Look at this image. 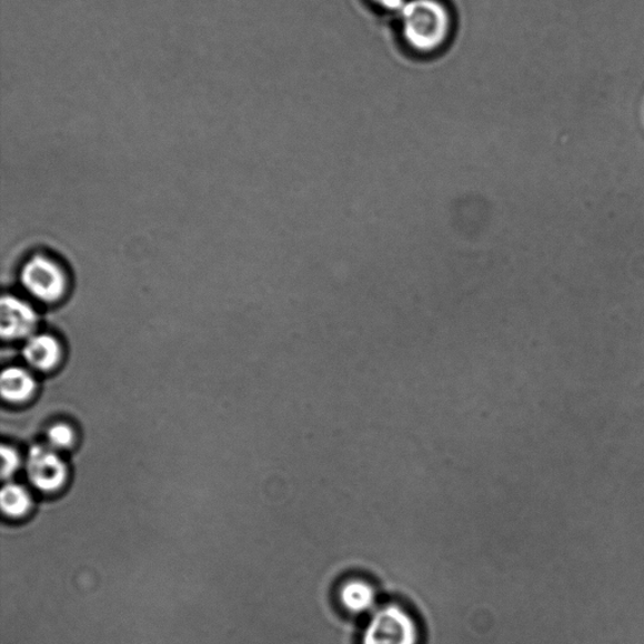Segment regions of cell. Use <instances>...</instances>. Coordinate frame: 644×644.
<instances>
[{
    "label": "cell",
    "mask_w": 644,
    "mask_h": 644,
    "mask_svg": "<svg viewBox=\"0 0 644 644\" xmlns=\"http://www.w3.org/2000/svg\"><path fill=\"white\" fill-rule=\"evenodd\" d=\"M0 390L6 401L21 403L30 400L36 391L34 378L23 368H7L0 378Z\"/></svg>",
    "instance_id": "cell-8"
},
{
    "label": "cell",
    "mask_w": 644,
    "mask_h": 644,
    "mask_svg": "<svg viewBox=\"0 0 644 644\" xmlns=\"http://www.w3.org/2000/svg\"><path fill=\"white\" fill-rule=\"evenodd\" d=\"M0 504L7 515L18 517L31 509L32 500L24 487L9 483L0 494Z\"/></svg>",
    "instance_id": "cell-9"
},
{
    "label": "cell",
    "mask_w": 644,
    "mask_h": 644,
    "mask_svg": "<svg viewBox=\"0 0 644 644\" xmlns=\"http://www.w3.org/2000/svg\"><path fill=\"white\" fill-rule=\"evenodd\" d=\"M373 2L385 9H392V11L402 9L405 6V0H373Z\"/></svg>",
    "instance_id": "cell-12"
},
{
    "label": "cell",
    "mask_w": 644,
    "mask_h": 644,
    "mask_svg": "<svg viewBox=\"0 0 644 644\" xmlns=\"http://www.w3.org/2000/svg\"><path fill=\"white\" fill-rule=\"evenodd\" d=\"M419 622L400 604L378 607L365 624L360 644H421Z\"/></svg>",
    "instance_id": "cell-2"
},
{
    "label": "cell",
    "mask_w": 644,
    "mask_h": 644,
    "mask_svg": "<svg viewBox=\"0 0 644 644\" xmlns=\"http://www.w3.org/2000/svg\"><path fill=\"white\" fill-rule=\"evenodd\" d=\"M2 475L4 479L11 477L19 469V463H21V460H19L18 453L12 447L8 446L2 447Z\"/></svg>",
    "instance_id": "cell-11"
},
{
    "label": "cell",
    "mask_w": 644,
    "mask_h": 644,
    "mask_svg": "<svg viewBox=\"0 0 644 644\" xmlns=\"http://www.w3.org/2000/svg\"><path fill=\"white\" fill-rule=\"evenodd\" d=\"M36 310L22 299L4 295L0 304V333L4 340L30 339L38 326Z\"/></svg>",
    "instance_id": "cell-5"
},
{
    "label": "cell",
    "mask_w": 644,
    "mask_h": 644,
    "mask_svg": "<svg viewBox=\"0 0 644 644\" xmlns=\"http://www.w3.org/2000/svg\"><path fill=\"white\" fill-rule=\"evenodd\" d=\"M403 33L414 50H439L451 34L452 19L440 0H412L402 8Z\"/></svg>",
    "instance_id": "cell-1"
},
{
    "label": "cell",
    "mask_w": 644,
    "mask_h": 644,
    "mask_svg": "<svg viewBox=\"0 0 644 644\" xmlns=\"http://www.w3.org/2000/svg\"><path fill=\"white\" fill-rule=\"evenodd\" d=\"M22 353L26 363L36 371L50 372L61 362L62 346L53 335L34 334L27 339Z\"/></svg>",
    "instance_id": "cell-7"
},
{
    "label": "cell",
    "mask_w": 644,
    "mask_h": 644,
    "mask_svg": "<svg viewBox=\"0 0 644 644\" xmlns=\"http://www.w3.org/2000/svg\"><path fill=\"white\" fill-rule=\"evenodd\" d=\"M27 473L33 485L44 492L59 490L68 479V467L51 447L34 446L28 453Z\"/></svg>",
    "instance_id": "cell-4"
},
{
    "label": "cell",
    "mask_w": 644,
    "mask_h": 644,
    "mask_svg": "<svg viewBox=\"0 0 644 644\" xmlns=\"http://www.w3.org/2000/svg\"><path fill=\"white\" fill-rule=\"evenodd\" d=\"M21 281L28 293L47 304L61 300L69 288L68 273L44 254H36L24 263Z\"/></svg>",
    "instance_id": "cell-3"
},
{
    "label": "cell",
    "mask_w": 644,
    "mask_h": 644,
    "mask_svg": "<svg viewBox=\"0 0 644 644\" xmlns=\"http://www.w3.org/2000/svg\"><path fill=\"white\" fill-rule=\"evenodd\" d=\"M339 602L348 613L354 615L372 614L378 607V593L371 582L353 577L340 586Z\"/></svg>",
    "instance_id": "cell-6"
},
{
    "label": "cell",
    "mask_w": 644,
    "mask_h": 644,
    "mask_svg": "<svg viewBox=\"0 0 644 644\" xmlns=\"http://www.w3.org/2000/svg\"><path fill=\"white\" fill-rule=\"evenodd\" d=\"M50 447L53 450L68 449L73 443L74 434L68 424H54L47 433Z\"/></svg>",
    "instance_id": "cell-10"
}]
</instances>
